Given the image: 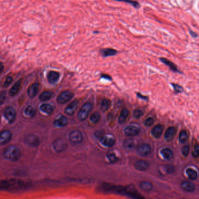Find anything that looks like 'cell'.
Returning a JSON list of instances; mask_svg holds the SVG:
<instances>
[{
    "mask_svg": "<svg viewBox=\"0 0 199 199\" xmlns=\"http://www.w3.org/2000/svg\"><path fill=\"white\" fill-rule=\"evenodd\" d=\"M154 123V119L153 118L150 117L147 118L144 122V125L147 126H151Z\"/></svg>",
    "mask_w": 199,
    "mask_h": 199,
    "instance_id": "ee69618b",
    "label": "cell"
},
{
    "mask_svg": "<svg viewBox=\"0 0 199 199\" xmlns=\"http://www.w3.org/2000/svg\"><path fill=\"white\" fill-rule=\"evenodd\" d=\"M134 167L139 171H145L149 168V163L144 160H138L134 164Z\"/></svg>",
    "mask_w": 199,
    "mask_h": 199,
    "instance_id": "5bb4252c",
    "label": "cell"
},
{
    "mask_svg": "<svg viewBox=\"0 0 199 199\" xmlns=\"http://www.w3.org/2000/svg\"><path fill=\"white\" fill-rule=\"evenodd\" d=\"M114 1H118V2H123V3H128V4H130L134 8H136V9H139L140 7V4H139V3L137 1H134V0H114Z\"/></svg>",
    "mask_w": 199,
    "mask_h": 199,
    "instance_id": "d6a6232c",
    "label": "cell"
},
{
    "mask_svg": "<svg viewBox=\"0 0 199 199\" xmlns=\"http://www.w3.org/2000/svg\"><path fill=\"white\" fill-rule=\"evenodd\" d=\"M4 69V66L3 63H0V73H1Z\"/></svg>",
    "mask_w": 199,
    "mask_h": 199,
    "instance_id": "bcb514c9",
    "label": "cell"
},
{
    "mask_svg": "<svg viewBox=\"0 0 199 199\" xmlns=\"http://www.w3.org/2000/svg\"><path fill=\"white\" fill-rule=\"evenodd\" d=\"M140 129L139 126L130 125L127 126L124 129V133L128 136H134L140 133Z\"/></svg>",
    "mask_w": 199,
    "mask_h": 199,
    "instance_id": "7c38bea8",
    "label": "cell"
},
{
    "mask_svg": "<svg viewBox=\"0 0 199 199\" xmlns=\"http://www.w3.org/2000/svg\"><path fill=\"white\" fill-rule=\"evenodd\" d=\"M95 136H96V138H97L100 139L102 138V136H103V134H102V132H100V131H97V132H96V134H95Z\"/></svg>",
    "mask_w": 199,
    "mask_h": 199,
    "instance_id": "f6af8a7d",
    "label": "cell"
},
{
    "mask_svg": "<svg viewBox=\"0 0 199 199\" xmlns=\"http://www.w3.org/2000/svg\"><path fill=\"white\" fill-rule=\"evenodd\" d=\"M101 53L104 57H108L115 55L117 53V51L114 49H105L102 50Z\"/></svg>",
    "mask_w": 199,
    "mask_h": 199,
    "instance_id": "f546056e",
    "label": "cell"
},
{
    "mask_svg": "<svg viewBox=\"0 0 199 199\" xmlns=\"http://www.w3.org/2000/svg\"><path fill=\"white\" fill-rule=\"evenodd\" d=\"M192 155L197 158L199 156V144H196L193 148V150L192 151Z\"/></svg>",
    "mask_w": 199,
    "mask_h": 199,
    "instance_id": "8d00e7d4",
    "label": "cell"
},
{
    "mask_svg": "<svg viewBox=\"0 0 199 199\" xmlns=\"http://www.w3.org/2000/svg\"><path fill=\"white\" fill-rule=\"evenodd\" d=\"M13 81V77L12 76H8L5 79V81H4V87H8V86L10 85L11 83Z\"/></svg>",
    "mask_w": 199,
    "mask_h": 199,
    "instance_id": "ab89813d",
    "label": "cell"
},
{
    "mask_svg": "<svg viewBox=\"0 0 199 199\" xmlns=\"http://www.w3.org/2000/svg\"><path fill=\"white\" fill-rule=\"evenodd\" d=\"M100 119V115L98 112H95L91 115L90 120L94 123H97Z\"/></svg>",
    "mask_w": 199,
    "mask_h": 199,
    "instance_id": "d590c367",
    "label": "cell"
},
{
    "mask_svg": "<svg viewBox=\"0 0 199 199\" xmlns=\"http://www.w3.org/2000/svg\"><path fill=\"white\" fill-rule=\"evenodd\" d=\"M160 60H161V61L163 62L164 64H165V65L168 66L169 68H170L172 71L176 72H179L178 70V68H177V66H176L173 62H172L171 61L168 60L167 59L164 58H161Z\"/></svg>",
    "mask_w": 199,
    "mask_h": 199,
    "instance_id": "83f0119b",
    "label": "cell"
},
{
    "mask_svg": "<svg viewBox=\"0 0 199 199\" xmlns=\"http://www.w3.org/2000/svg\"><path fill=\"white\" fill-rule=\"evenodd\" d=\"M78 104H79V102L77 100H75L72 102H71L66 108L65 110V113L70 116L73 115L77 110Z\"/></svg>",
    "mask_w": 199,
    "mask_h": 199,
    "instance_id": "4fadbf2b",
    "label": "cell"
},
{
    "mask_svg": "<svg viewBox=\"0 0 199 199\" xmlns=\"http://www.w3.org/2000/svg\"><path fill=\"white\" fill-rule=\"evenodd\" d=\"M190 33H191V36H193V37L197 36V34H196L195 33L193 32H192V31H191V32H190Z\"/></svg>",
    "mask_w": 199,
    "mask_h": 199,
    "instance_id": "c3c4849f",
    "label": "cell"
},
{
    "mask_svg": "<svg viewBox=\"0 0 199 199\" xmlns=\"http://www.w3.org/2000/svg\"><path fill=\"white\" fill-rule=\"evenodd\" d=\"M102 77H104V78H106V79H111V77H110V76L106 75H102Z\"/></svg>",
    "mask_w": 199,
    "mask_h": 199,
    "instance_id": "7dc6e473",
    "label": "cell"
},
{
    "mask_svg": "<svg viewBox=\"0 0 199 199\" xmlns=\"http://www.w3.org/2000/svg\"><path fill=\"white\" fill-rule=\"evenodd\" d=\"M188 139V135H187V132L186 130H182L179 136V142L182 143H184L186 142Z\"/></svg>",
    "mask_w": 199,
    "mask_h": 199,
    "instance_id": "836d02e7",
    "label": "cell"
},
{
    "mask_svg": "<svg viewBox=\"0 0 199 199\" xmlns=\"http://www.w3.org/2000/svg\"><path fill=\"white\" fill-rule=\"evenodd\" d=\"M69 140L71 142L75 144L81 143L83 140V136L81 132L77 130L72 131L69 134Z\"/></svg>",
    "mask_w": 199,
    "mask_h": 199,
    "instance_id": "9c48e42d",
    "label": "cell"
},
{
    "mask_svg": "<svg viewBox=\"0 0 199 199\" xmlns=\"http://www.w3.org/2000/svg\"><path fill=\"white\" fill-rule=\"evenodd\" d=\"M135 146V142L134 139H128L123 142V147L127 150H133Z\"/></svg>",
    "mask_w": 199,
    "mask_h": 199,
    "instance_id": "603a6c76",
    "label": "cell"
},
{
    "mask_svg": "<svg viewBox=\"0 0 199 199\" xmlns=\"http://www.w3.org/2000/svg\"><path fill=\"white\" fill-rule=\"evenodd\" d=\"M107 159L110 163H117L118 161V157L114 152H109L107 154Z\"/></svg>",
    "mask_w": 199,
    "mask_h": 199,
    "instance_id": "1f68e13d",
    "label": "cell"
},
{
    "mask_svg": "<svg viewBox=\"0 0 199 199\" xmlns=\"http://www.w3.org/2000/svg\"><path fill=\"white\" fill-rule=\"evenodd\" d=\"M143 115V111L141 109H136L134 112V116L135 118L139 119Z\"/></svg>",
    "mask_w": 199,
    "mask_h": 199,
    "instance_id": "74e56055",
    "label": "cell"
},
{
    "mask_svg": "<svg viewBox=\"0 0 199 199\" xmlns=\"http://www.w3.org/2000/svg\"><path fill=\"white\" fill-rule=\"evenodd\" d=\"M140 187L144 191H150L153 189V185L149 181H143L140 183Z\"/></svg>",
    "mask_w": 199,
    "mask_h": 199,
    "instance_id": "cb8c5ba5",
    "label": "cell"
},
{
    "mask_svg": "<svg viewBox=\"0 0 199 199\" xmlns=\"http://www.w3.org/2000/svg\"><path fill=\"white\" fill-rule=\"evenodd\" d=\"M6 98V92H1L0 93V106L3 104Z\"/></svg>",
    "mask_w": 199,
    "mask_h": 199,
    "instance_id": "f35d334b",
    "label": "cell"
},
{
    "mask_svg": "<svg viewBox=\"0 0 199 199\" xmlns=\"http://www.w3.org/2000/svg\"><path fill=\"white\" fill-rule=\"evenodd\" d=\"M92 109V105L90 102H86L81 107V109L79 111L77 117L81 121H85L89 116L90 112Z\"/></svg>",
    "mask_w": 199,
    "mask_h": 199,
    "instance_id": "3957f363",
    "label": "cell"
},
{
    "mask_svg": "<svg viewBox=\"0 0 199 199\" xmlns=\"http://www.w3.org/2000/svg\"><path fill=\"white\" fill-rule=\"evenodd\" d=\"M12 133L8 130L0 132V145H5L9 142L12 139Z\"/></svg>",
    "mask_w": 199,
    "mask_h": 199,
    "instance_id": "8fae6325",
    "label": "cell"
},
{
    "mask_svg": "<svg viewBox=\"0 0 199 199\" xmlns=\"http://www.w3.org/2000/svg\"><path fill=\"white\" fill-rule=\"evenodd\" d=\"M53 149L57 153H61L65 150L67 144L65 140L61 139H58L53 143Z\"/></svg>",
    "mask_w": 199,
    "mask_h": 199,
    "instance_id": "ba28073f",
    "label": "cell"
},
{
    "mask_svg": "<svg viewBox=\"0 0 199 199\" xmlns=\"http://www.w3.org/2000/svg\"><path fill=\"white\" fill-rule=\"evenodd\" d=\"M137 152L139 155L142 157H146L150 154L151 153V147L148 144H142L137 149Z\"/></svg>",
    "mask_w": 199,
    "mask_h": 199,
    "instance_id": "30bf717a",
    "label": "cell"
},
{
    "mask_svg": "<svg viewBox=\"0 0 199 199\" xmlns=\"http://www.w3.org/2000/svg\"><path fill=\"white\" fill-rule=\"evenodd\" d=\"M73 94L70 91H64L61 93L60 96L57 98V102L59 104H64L66 102H69V100L73 97Z\"/></svg>",
    "mask_w": 199,
    "mask_h": 199,
    "instance_id": "52a82bcc",
    "label": "cell"
},
{
    "mask_svg": "<svg viewBox=\"0 0 199 199\" xmlns=\"http://www.w3.org/2000/svg\"><path fill=\"white\" fill-rule=\"evenodd\" d=\"M181 187L187 192H193L195 190V185L190 181H183L181 183Z\"/></svg>",
    "mask_w": 199,
    "mask_h": 199,
    "instance_id": "e0dca14e",
    "label": "cell"
},
{
    "mask_svg": "<svg viewBox=\"0 0 199 199\" xmlns=\"http://www.w3.org/2000/svg\"><path fill=\"white\" fill-rule=\"evenodd\" d=\"M165 170L168 174H172L174 171H175V169H174V167H173L172 165H166L165 167Z\"/></svg>",
    "mask_w": 199,
    "mask_h": 199,
    "instance_id": "7bdbcfd3",
    "label": "cell"
},
{
    "mask_svg": "<svg viewBox=\"0 0 199 199\" xmlns=\"http://www.w3.org/2000/svg\"><path fill=\"white\" fill-rule=\"evenodd\" d=\"M176 133V129L175 127L168 128L164 134L165 140L167 142H170L174 138Z\"/></svg>",
    "mask_w": 199,
    "mask_h": 199,
    "instance_id": "2e32d148",
    "label": "cell"
},
{
    "mask_svg": "<svg viewBox=\"0 0 199 199\" xmlns=\"http://www.w3.org/2000/svg\"><path fill=\"white\" fill-rule=\"evenodd\" d=\"M39 84L37 83H33L29 87L28 90V94L29 97L30 98L34 97L39 92Z\"/></svg>",
    "mask_w": 199,
    "mask_h": 199,
    "instance_id": "ac0fdd59",
    "label": "cell"
},
{
    "mask_svg": "<svg viewBox=\"0 0 199 199\" xmlns=\"http://www.w3.org/2000/svg\"><path fill=\"white\" fill-rule=\"evenodd\" d=\"M16 111L12 107H8L4 111V116L9 123H12L16 119Z\"/></svg>",
    "mask_w": 199,
    "mask_h": 199,
    "instance_id": "277c9868",
    "label": "cell"
},
{
    "mask_svg": "<svg viewBox=\"0 0 199 199\" xmlns=\"http://www.w3.org/2000/svg\"><path fill=\"white\" fill-rule=\"evenodd\" d=\"M24 115L29 118H33L36 115V110L32 106H29L25 108L24 111Z\"/></svg>",
    "mask_w": 199,
    "mask_h": 199,
    "instance_id": "4316f807",
    "label": "cell"
},
{
    "mask_svg": "<svg viewBox=\"0 0 199 199\" xmlns=\"http://www.w3.org/2000/svg\"><path fill=\"white\" fill-rule=\"evenodd\" d=\"M60 78V73L56 71H50L49 72L47 79L50 84H54L57 83Z\"/></svg>",
    "mask_w": 199,
    "mask_h": 199,
    "instance_id": "d6986e66",
    "label": "cell"
},
{
    "mask_svg": "<svg viewBox=\"0 0 199 199\" xmlns=\"http://www.w3.org/2000/svg\"><path fill=\"white\" fill-rule=\"evenodd\" d=\"M100 140L102 144L107 147H111L113 146L115 143V139L114 136L112 134L103 135L102 138L100 139Z\"/></svg>",
    "mask_w": 199,
    "mask_h": 199,
    "instance_id": "5b68a950",
    "label": "cell"
},
{
    "mask_svg": "<svg viewBox=\"0 0 199 199\" xmlns=\"http://www.w3.org/2000/svg\"><path fill=\"white\" fill-rule=\"evenodd\" d=\"M52 96V93L49 91H45L40 95L39 98L42 102H45L49 100Z\"/></svg>",
    "mask_w": 199,
    "mask_h": 199,
    "instance_id": "4dcf8cb0",
    "label": "cell"
},
{
    "mask_svg": "<svg viewBox=\"0 0 199 199\" xmlns=\"http://www.w3.org/2000/svg\"><path fill=\"white\" fill-rule=\"evenodd\" d=\"M111 106V102L108 99H104L101 103V110L102 111H106L108 110Z\"/></svg>",
    "mask_w": 199,
    "mask_h": 199,
    "instance_id": "e575fe53",
    "label": "cell"
},
{
    "mask_svg": "<svg viewBox=\"0 0 199 199\" xmlns=\"http://www.w3.org/2000/svg\"><path fill=\"white\" fill-rule=\"evenodd\" d=\"M27 186V184L24 181L10 180V181H0V190H10L19 189Z\"/></svg>",
    "mask_w": 199,
    "mask_h": 199,
    "instance_id": "6da1fadb",
    "label": "cell"
},
{
    "mask_svg": "<svg viewBox=\"0 0 199 199\" xmlns=\"http://www.w3.org/2000/svg\"><path fill=\"white\" fill-rule=\"evenodd\" d=\"M40 108L42 112L47 115H51L53 113L54 111L53 106L50 105V104H43L40 106Z\"/></svg>",
    "mask_w": 199,
    "mask_h": 199,
    "instance_id": "d4e9b609",
    "label": "cell"
},
{
    "mask_svg": "<svg viewBox=\"0 0 199 199\" xmlns=\"http://www.w3.org/2000/svg\"><path fill=\"white\" fill-rule=\"evenodd\" d=\"M3 156L5 159L8 161L15 162L20 159L21 151L18 147L10 146L5 149L3 153Z\"/></svg>",
    "mask_w": 199,
    "mask_h": 199,
    "instance_id": "7a4b0ae2",
    "label": "cell"
},
{
    "mask_svg": "<svg viewBox=\"0 0 199 199\" xmlns=\"http://www.w3.org/2000/svg\"><path fill=\"white\" fill-rule=\"evenodd\" d=\"M173 86V87L175 90V92L176 93H181L183 91V88L181 86L178 85H176V84H172Z\"/></svg>",
    "mask_w": 199,
    "mask_h": 199,
    "instance_id": "b9f144b4",
    "label": "cell"
},
{
    "mask_svg": "<svg viewBox=\"0 0 199 199\" xmlns=\"http://www.w3.org/2000/svg\"><path fill=\"white\" fill-rule=\"evenodd\" d=\"M22 80L20 79L13 85L9 90V95L11 96H15L20 92L22 86Z\"/></svg>",
    "mask_w": 199,
    "mask_h": 199,
    "instance_id": "9a60e30c",
    "label": "cell"
},
{
    "mask_svg": "<svg viewBox=\"0 0 199 199\" xmlns=\"http://www.w3.org/2000/svg\"><path fill=\"white\" fill-rule=\"evenodd\" d=\"M186 173L188 176L189 178L191 180H195V179H197V176H198L197 171L195 170L194 169L191 168H187V170H186Z\"/></svg>",
    "mask_w": 199,
    "mask_h": 199,
    "instance_id": "f1b7e54d",
    "label": "cell"
},
{
    "mask_svg": "<svg viewBox=\"0 0 199 199\" xmlns=\"http://www.w3.org/2000/svg\"><path fill=\"white\" fill-rule=\"evenodd\" d=\"M182 153L184 156L187 157L189 154V147L188 146H183L182 149Z\"/></svg>",
    "mask_w": 199,
    "mask_h": 199,
    "instance_id": "60d3db41",
    "label": "cell"
},
{
    "mask_svg": "<svg viewBox=\"0 0 199 199\" xmlns=\"http://www.w3.org/2000/svg\"><path fill=\"white\" fill-rule=\"evenodd\" d=\"M68 119L65 116H61L57 118L54 122V125L56 127H64L66 126L68 123Z\"/></svg>",
    "mask_w": 199,
    "mask_h": 199,
    "instance_id": "ffe728a7",
    "label": "cell"
},
{
    "mask_svg": "<svg viewBox=\"0 0 199 199\" xmlns=\"http://www.w3.org/2000/svg\"><path fill=\"white\" fill-rule=\"evenodd\" d=\"M161 154L162 155L164 159L167 160H170L173 157L174 153L170 149L165 148L161 151Z\"/></svg>",
    "mask_w": 199,
    "mask_h": 199,
    "instance_id": "7402d4cb",
    "label": "cell"
},
{
    "mask_svg": "<svg viewBox=\"0 0 199 199\" xmlns=\"http://www.w3.org/2000/svg\"><path fill=\"white\" fill-rule=\"evenodd\" d=\"M163 131V127L161 125L158 124L152 129L151 134L155 138H159L161 137Z\"/></svg>",
    "mask_w": 199,
    "mask_h": 199,
    "instance_id": "44dd1931",
    "label": "cell"
},
{
    "mask_svg": "<svg viewBox=\"0 0 199 199\" xmlns=\"http://www.w3.org/2000/svg\"><path fill=\"white\" fill-rule=\"evenodd\" d=\"M129 111L128 110L125 108V109H123L121 113V114L119 115V123L122 124L125 123V122L126 121L127 118H128L129 117Z\"/></svg>",
    "mask_w": 199,
    "mask_h": 199,
    "instance_id": "484cf974",
    "label": "cell"
},
{
    "mask_svg": "<svg viewBox=\"0 0 199 199\" xmlns=\"http://www.w3.org/2000/svg\"><path fill=\"white\" fill-rule=\"evenodd\" d=\"M25 143L30 146L36 147L40 144V139L36 135L33 134H29L24 139Z\"/></svg>",
    "mask_w": 199,
    "mask_h": 199,
    "instance_id": "8992f818",
    "label": "cell"
}]
</instances>
